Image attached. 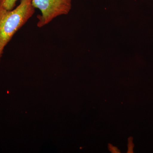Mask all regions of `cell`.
<instances>
[{
	"instance_id": "5b68a950",
	"label": "cell",
	"mask_w": 153,
	"mask_h": 153,
	"mask_svg": "<svg viewBox=\"0 0 153 153\" xmlns=\"http://www.w3.org/2000/svg\"><path fill=\"white\" fill-rule=\"evenodd\" d=\"M110 150L113 153H117V149L116 148L112 146H110Z\"/></svg>"
},
{
	"instance_id": "277c9868",
	"label": "cell",
	"mask_w": 153,
	"mask_h": 153,
	"mask_svg": "<svg viewBox=\"0 0 153 153\" xmlns=\"http://www.w3.org/2000/svg\"><path fill=\"white\" fill-rule=\"evenodd\" d=\"M129 152H133V144L132 143L131 141H130V142H129Z\"/></svg>"
},
{
	"instance_id": "7a4b0ae2",
	"label": "cell",
	"mask_w": 153,
	"mask_h": 153,
	"mask_svg": "<svg viewBox=\"0 0 153 153\" xmlns=\"http://www.w3.org/2000/svg\"><path fill=\"white\" fill-rule=\"evenodd\" d=\"M71 0H32L33 7L39 9L41 15L37 16V27L41 28L53 19L68 13L71 8Z\"/></svg>"
},
{
	"instance_id": "6da1fadb",
	"label": "cell",
	"mask_w": 153,
	"mask_h": 153,
	"mask_svg": "<svg viewBox=\"0 0 153 153\" xmlns=\"http://www.w3.org/2000/svg\"><path fill=\"white\" fill-rule=\"evenodd\" d=\"M32 0H21L12 10L0 8V60L4 50L14 35L35 13Z\"/></svg>"
},
{
	"instance_id": "3957f363",
	"label": "cell",
	"mask_w": 153,
	"mask_h": 153,
	"mask_svg": "<svg viewBox=\"0 0 153 153\" xmlns=\"http://www.w3.org/2000/svg\"><path fill=\"white\" fill-rule=\"evenodd\" d=\"M18 0H0V8L12 10L15 8Z\"/></svg>"
}]
</instances>
